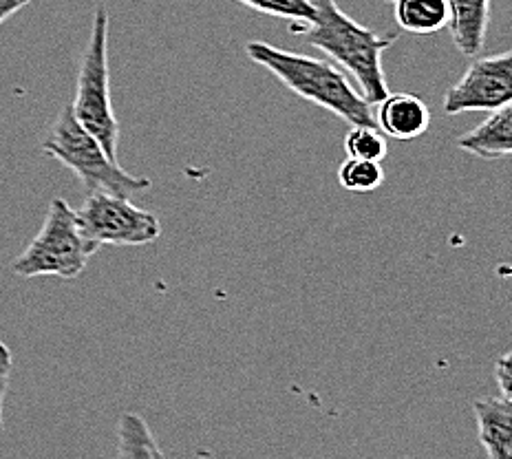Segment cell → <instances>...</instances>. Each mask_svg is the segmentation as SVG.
<instances>
[{"instance_id": "cell-1", "label": "cell", "mask_w": 512, "mask_h": 459, "mask_svg": "<svg viewBox=\"0 0 512 459\" xmlns=\"http://www.w3.org/2000/svg\"><path fill=\"white\" fill-rule=\"evenodd\" d=\"M309 3L314 16L298 34L309 47L327 53L340 69L349 71L371 106L378 104L389 93L382 53L396 45L398 38L362 27L336 5V0H309Z\"/></svg>"}, {"instance_id": "cell-2", "label": "cell", "mask_w": 512, "mask_h": 459, "mask_svg": "<svg viewBox=\"0 0 512 459\" xmlns=\"http://www.w3.org/2000/svg\"><path fill=\"white\" fill-rule=\"evenodd\" d=\"M245 51H248L250 60L268 69L298 98L323 106V109L338 115L340 120H345L351 126H376L371 104L365 100V95L354 89V84L349 82L343 69L336 67V64L272 47L268 42L259 40L248 42Z\"/></svg>"}, {"instance_id": "cell-3", "label": "cell", "mask_w": 512, "mask_h": 459, "mask_svg": "<svg viewBox=\"0 0 512 459\" xmlns=\"http://www.w3.org/2000/svg\"><path fill=\"white\" fill-rule=\"evenodd\" d=\"M42 153L73 170L87 195L109 192L117 197H133L137 192L153 188L151 179L126 173L115 159L106 155L100 142L76 120L71 104L64 106L58 120L53 122L47 140L42 142Z\"/></svg>"}, {"instance_id": "cell-4", "label": "cell", "mask_w": 512, "mask_h": 459, "mask_svg": "<svg viewBox=\"0 0 512 459\" xmlns=\"http://www.w3.org/2000/svg\"><path fill=\"white\" fill-rule=\"evenodd\" d=\"M71 111L82 128L100 142L111 159L117 162L120 146V122L113 113L111 87H109V12L98 7L93 14L91 36L84 49L78 73L76 100Z\"/></svg>"}, {"instance_id": "cell-5", "label": "cell", "mask_w": 512, "mask_h": 459, "mask_svg": "<svg viewBox=\"0 0 512 459\" xmlns=\"http://www.w3.org/2000/svg\"><path fill=\"white\" fill-rule=\"evenodd\" d=\"M95 252L98 248L80 232L76 210L64 199H53L40 232L14 261V274L20 279L58 276L73 281L87 270Z\"/></svg>"}, {"instance_id": "cell-6", "label": "cell", "mask_w": 512, "mask_h": 459, "mask_svg": "<svg viewBox=\"0 0 512 459\" xmlns=\"http://www.w3.org/2000/svg\"><path fill=\"white\" fill-rule=\"evenodd\" d=\"M76 215L84 239L98 250L102 245L142 248L162 237V223L153 212L133 206L128 197L109 192H91Z\"/></svg>"}, {"instance_id": "cell-7", "label": "cell", "mask_w": 512, "mask_h": 459, "mask_svg": "<svg viewBox=\"0 0 512 459\" xmlns=\"http://www.w3.org/2000/svg\"><path fill=\"white\" fill-rule=\"evenodd\" d=\"M512 102V56L510 51L497 56L475 58L464 78L446 93L444 111L448 115L497 111Z\"/></svg>"}, {"instance_id": "cell-8", "label": "cell", "mask_w": 512, "mask_h": 459, "mask_svg": "<svg viewBox=\"0 0 512 459\" xmlns=\"http://www.w3.org/2000/svg\"><path fill=\"white\" fill-rule=\"evenodd\" d=\"M376 126L384 135L400 142H413L422 137L431 126L429 106L411 93H387L378 102V111L373 113Z\"/></svg>"}, {"instance_id": "cell-9", "label": "cell", "mask_w": 512, "mask_h": 459, "mask_svg": "<svg viewBox=\"0 0 512 459\" xmlns=\"http://www.w3.org/2000/svg\"><path fill=\"white\" fill-rule=\"evenodd\" d=\"M479 442L490 459H512V400L484 398L473 404Z\"/></svg>"}, {"instance_id": "cell-10", "label": "cell", "mask_w": 512, "mask_h": 459, "mask_svg": "<svg viewBox=\"0 0 512 459\" xmlns=\"http://www.w3.org/2000/svg\"><path fill=\"white\" fill-rule=\"evenodd\" d=\"M446 7L455 49L464 56L477 58L486 42L490 0H446Z\"/></svg>"}, {"instance_id": "cell-11", "label": "cell", "mask_w": 512, "mask_h": 459, "mask_svg": "<svg viewBox=\"0 0 512 459\" xmlns=\"http://www.w3.org/2000/svg\"><path fill=\"white\" fill-rule=\"evenodd\" d=\"M460 151L479 159H501L512 153V109L510 104L490 111L486 122L475 126L457 140Z\"/></svg>"}, {"instance_id": "cell-12", "label": "cell", "mask_w": 512, "mask_h": 459, "mask_svg": "<svg viewBox=\"0 0 512 459\" xmlns=\"http://www.w3.org/2000/svg\"><path fill=\"white\" fill-rule=\"evenodd\" d=\"M393 16L413 36H433L448 27L446 0H393Z\"/></svg>"}, {"instance_id": "cell-13", "label": "cell", "mask_w": 512, "mask_h": 459, "mask_svg": "<svg viewBox=\"0 0 512 459\" xmlns=\"http://www.w3.org/2000/svg\"><path fill=\"white\" fill-rule=\"evenodd\" d=\"M117 459H166L142 415H120V424H117Z\"/></svg>"}, {"instance_id": "cell-14", "label": "cell", "mask_w": 512, "mask_h": 459, "mask_svg": "<svg viewBox=\"0 0 512 459\" xmlns=\"http://www.w3.org/2000/svg\"><path fill=\"white\" fill-rule=\"evenodd\" d=\"M345 153L347 157L369 159V162H382L389 153V142L378 126L356 124L345 135Z\"/></svg>"}, {"instance_id": "cell-15", "label": "cell", "mask_w": 512, "mask_h": 459, "mask_svg": "<svg viewBox=\"0 0 512 459\" xmlns=\"http://www.w3.org/2000/svg\"><path fill=\"white\" fill-rule=\"evenodd\" d=\"M237 3L252 9L256 14L290 20L292 34H298L314 16L309 0H237Z\"/></svg>"}, {"instance_id": "cell-16", "label": "cell", "mask_w": 512, "mask_h": 459, "mask_svg": "<svg viewBox=\"0 0 512 459\" xmlns=\"http://www.w3.org/2000/svg\"><path fill=\"white\" fill-rule=\"evenodd\" d=\"M384 170L380 162L347 157L338 168V184L349 192H371L382 186Z\"/></svg>"}, {"instance_id": "cell-17", "label": "cell", "mask_w": 512, "mask_h": 459, "mask_svg": "<svg viewBox=\"0 0 512 459\" xmlns=\"http://www.w3.org/2000/svg\"><path fill=\"white\" fill-rule=\"evenodd\" d=\"M12 351L5 343H0V431H3V407H5V396L9 389V376H12Z\"/></svg>"}, {"instance_id": "cell-18", "label": "cell", "mask_w": 512, "mask_h": 459, "mask_svg": "<svg viewBox=\"0 0 512 459\" xmlns=\"http://www.w3.org/2000/svg\"><path fill=\"white\" fill-rule=\"evenodd\" d=\"M495 380L499 384V396L501 398H510V389H512L510 354H504L495 362Z\"/></svg>"}, {"instance_id": "cell-19", "label": "cell", "mask_w": 512, "mask_h": 459, "mask_svg": "<svg viewBox=\"0 0 512 459\" xmlns=\"http://www.w3.org/2000/svg\"><path fill=\"white\" fill-rule=\"evenodd\" d=\"M31 0H0V25L5 23L7 18H12L20 9L27 7Z\"/></svg>"}, {"instance_id": "cell-20", "label": "cell", "mask_w": 512, "mask_h": 459, "mask_svg": "<svg viewBox=\"0 0 512 459\" xmlns=\"http://www.w3.org/2000/svg\"><path fill=\"white\" fill-rule=\"evenodd\" d=\"M384 3H393V0H384Z\"/></svg>"}]
</instances>
